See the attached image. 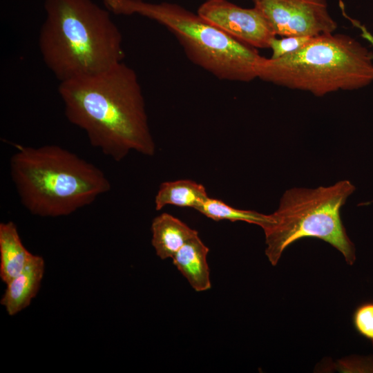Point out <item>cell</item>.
<instances>
[{
  "label": "cell",
  "mask_w": 373,
  "mask_h": 373,
  "mask_svg": "<svg viewBox=\"0 0 373 373\" xmlns=\"http://www.w3.org/2000/svg\"><path fill=\"white\" fill-rule=\"evenodd\" d=\"M58 92L68 120L105 155L119 162L131 151L155 154L137 75L122 61L95 75L59 82Z\"/></svg>",
  "instance_id": "obj_1"
},
{
  "label": "cell",
  "mask_w": 373,
  "mask_h": 373,
  "mask_svg": "<svg viewBox=\"0 0 373 373\" xmlns=\"http://www.w3.org/2000/svg\"><path fill=\"white\" fill-rule=\"evenodd\" d=\"M39 35L42 59L59 82L103 72L122 61V34L91 0H46Z\"/></svg>",
  "instance_id": "obj_2"
},
{
  "label": "cell",
  "mask_w": 373,
  "mask_h": 373,
  "mask_svg": "<svg viewBox=\"0 0 373 373\" xmlns=\"http://www.w3.org/2000/svg\"><path fill=\"white\" fill-rule=\"evenodd\" d=\"M15 146L11 178L21 204L33 215L68 216L111 189L100 169L64 148Z\"/></svg>",
  "instance_id": "obj_3"
},
{
  "label": "cell",
  "mask_w": 373,
  "mask_h": 373,
  "mask_svg": "<svg viewBox=\"0 0 373 373\" xmlns=\"http://www.w3.org/2000/svg\"><path fill=\"white\" fill-rule=\"evenodd\" d=\"M256 73L263 81L322 97L372 84L373 54L349 35L323 34L282 57L262 56Z\"/></svg>",
  "instance_id": "obj_4"
},
{
  "label": "cell",
  "mask_w": 373,
  "mask_h": 373,
  "mask_svg": "<svg viewBox=\"0 0 373 373\" xmlns=\"http://www.w3.org/2000/svg\"><path fill=\"white\" fill-rule=\"evenodd\" d=\"M103 1L115 15L137 14L165 26L193 64L219 79L249 82L257 78L256 66L262 57L258 50L225 34L198 13L166 2Z\"/></svg>",
  "instance_id": "obj_5"
},
{
  "label": "cell",
  "mask_w": 373,
  "mask_h": 373,
  "mask_svg": "<svg viewBox=\"0 0 373 373\" xmlns=\"http://www.w3.org/2000/svg\"><path fill=\"white\" fill-rule=\"evenodd\" d=\"M355 186L348 180L316 189L293 188L285 191L274 222L263 229L265 254L270 263L278 264L283 251L306 238L322 240L338 250L346 262L356 260L355 247L341 218V209Z\"/></svg>",
  "instance_id": "obj_6"
},
{
  "label": "cell",
  "mask_w": 373,
  "mask_h": 373,
  "mask_svg": "<svg viewBox=\"0 0 373 373\" xmlns=\"http://www.w3.org/2000/svg\"><path fill=\"white\" fill-rule=\"evenodd\" d=\"M276 35L315 37L333 33L337 23L327 0H251Z\"/></svg>",
  "instance_id": "obj_7"
},
{
  "label": "cell",
  "mask_w": 373,
  "mask_h": 373,
  "mask_svg": "<svg viewBox=\"0 0 373 373\" xmlns=\"http://www.w3.org/2000/svg\"><path fill=\"white\" fill-rule=\"evenodd\" d=\"M197 13L225 34L256 49L269 48L271 40L276 37L255 7L242 8L228 0H206Z\"/></svg>",
  "instance_id": "obj_8"
},
{
  "label": "cell",
  "mask_w": 373,
  "mask_h": 373,
  "mask_svg": "<svg viewBox=\"0 0 373 373\" xmlns=\"http://www.w3.org/2000/svg\"><path fill=\"white\" fill-rule=\"evenodd\" d=\"M44 271L43 257L33 255L22 271L6 284L1 304L8 315L15 316L30 305L40 289Z\"/></svg>",
  "instance_id": "obj_9"
},
{
  "label": "cell",
  "mask_w": 373,
  "mask_h": 373,
  "mask_svg": "<svg viewBox=\"0 0 373 373\" xmlns=\"http://www.w3.org/2000/svg\"><path fill=\"white\" fill-rule=\"evenodd\" d=\"M209 248L198 236L187 241L173 256V263L196 291L211 288L207 258Z\"/></svg>",
  "instance_id": "obj_10"
},
{
  "label": "cell",
  "mask_w": 373,
  "mask_h": 373,
  "mask_svg": "<svg viewBox=\"0 0 373 373\" xmlns=\"http://www.w3.org/2000/svg\"><path fill=\"white\" fill-rule=\"evenodd\" d=\"M151 244L162 260L173 258L175 253L198 232L167 213L156 216L151 224Z\"/></svg>",
  "instance_id": "obj_11"
},
{
  "label": "cell",
  "mask_w": 373,
  "mask_h": 373,
  "mask_svg": "<svg viewBox=\"0 0 373 373\" xmlns=\"http://www.w3.org/2000/svg\"><path fill=\"white\" fill-rule=\"evenodd\" d=\"M33 255L23 245L13 222L0 224V278L3 283L20 274Z\"/></svg>",
  "instance_id": "obj_12"
},
{
  "label": "cell",
  "mask_w": 373,
  "mask_h": 373,
  "mask_svg": "<svg viewBox=\"0 0 373 373\" xmlns=\"http://www.w3.org/2000/svg\"><path fill=\"white\" fill-rule=\"evenodd\" d=\"M208 198L205 187L193 180L164 182L155 197V209L159 211L169 204L197 210Z\"/></svg>",
  "instance_id": "obj_13"
},
{
  "label": "cell",
  "mask_w": 373,
  "mask_h": 373,
  "mask_svg": "<svg viewBox=\"0 0 373 373\" xmlns=\"http://www.w3.org/2000/svg\"><path fill=\"white\" fill-rule=\"evenodd\" d=\"M197 211L215 221H243L258 225L262 229L274 222L271 214L265 215L255 211L236 209L209 197Z\"/></svg>",
  "instance_id": "obj_14"
},
{
  "label": "cell",
  "mask_w": 373,
  "mask_h": 373,
  "mask_svg": "<svg viewBox=\"0 0 373 373\" xmlns=\"http://www.w3.org/2000/svg\"><path fill=\"white\" fill-rule=\"evenodd\" d=\"M352 324L356 332L373 345V301L362 303L355 308Z\"/></svg>",
  "instance_id": "obj_15"
},
{
  "label": "cell",
  "mask_w": 373,
  "mask_h": 373,
  "mask_svg": "<svg viewBox=\"0 0 373 373\" xmlns=\"http://www.w3.org/2000/svg\"><path fill=\"white\" fill-rule=\"evenodd\" d=\"M312 37L295 36L278 39L276 37L270 43L269 48L272 51L270 58L278 59L294 52L304 46Z\"/></svg>",
  "instance_id": "obj_16"
}]
</instances>
